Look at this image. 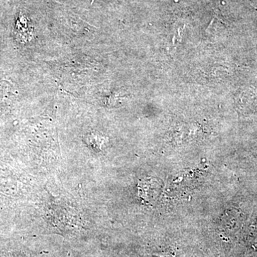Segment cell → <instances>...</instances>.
Segmentation results:
<instances>
[{
    "mask_svg": "<svg viewBox=\"0 0 257 257\" xmlns=\"http://www.w3.org/2000/svg\"><path fill=\"white\" fill-rule=\"evenodd\" d=\"M89 142L93 148H100L101 144L103 145V138L99 139V137L92 135L89 138Z\"/></svg>",
    "mask_w": 257,
    "mask_h": 257,
    "instance_id": "obj_1",
    "label": "cell"
}]
</instances>
